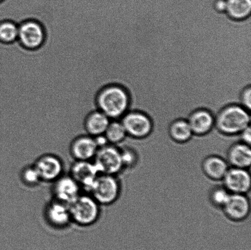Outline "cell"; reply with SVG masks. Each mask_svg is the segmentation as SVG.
I'll return each instance as SVG.
<instances>
[{"mask_svg":"<svg viewBox=\"0 0 251 250\" xmlns=\"http://www.w3.org/2000/svg\"><path fill=\"white\" fill-rule=\"evenodd\" d=\"M99 175L92 160H75L71 166L70 176L87 192Z\"/></svg>","mask_w":251,"mask_h":250,"instance_id":"7c38bea8","label":"cell"},{"mask_svg":"<svg viewBox=\"0 0 251 250\" xmlns=\"http://www.w3.org/2000/svg\"><path fill=\"white\" fill-rule=\"evenodd\" d=\"M250 112L238 105L224 108L215 117V127L226 136H236L251 126Z\"/></svg>","mask_w":251,"mask_h":250,"instance_id":"6da1fadb","label":"cell"},{"mask_svg":"<svg viewBox=\"0 0 251 250\" xmlns=\"http://www.w3.org/2000/svg\"><path fill=\"white\" fill-rule=\"evenodd\" d=\"M231 193L225 187H216L211 193V202L215 205L224 207Z\"/></svg>","mask_w":251,"mask_h":250,"instance_id":"603a6c76","label":"cell"},{"mask_svg":"<svg viewBox=\"0 0 251 250\" xmlns=\"http://www.w3.org/2000/svg\"><path fill=\"white\" fill-rule=\"evenodd\" d=\"M53 182L54 197L58 202L69 205L81 194L82 188L70 175H62Z\"/></svg>","mask_w":251,"mask_h":250,"instance_id":"30bf717a","label":"cell"},{"mask_svg":"<svg viewBox=\"0 0 251 250\" xmlns=\"http://www.w3.org/2000/svg\"><path fill=\"white\" fill-rule=\"evenodd\" d=\"M2 1H4V0H0V2H2Z\"/></svg>","mask_w":251,"mask_h":250,"instance_id":"f546056e","label":"cell"},{"mask_svg":"<svg viewBox=\"0 0 251 250\" xmlns=\"http://www.w3.org/2000/svg\"><path fill=\"white\" fill-rule=\"evenodd\" d=\"M98 146L95 137L87 134L80 135L70 144L71 155L77 161L92 160L97 154Z\"/></svg>","mask_w":251,"mask_h":250,"instance_id":"8fae6325","label":"cell"},{"mask_svg":"<svg viewBox=\"0 0 251 250\" xmlns=\"http://www.w3.org/2000/svg\"><path fill=\"white\" fill-rule=\"evenodd\" d=\"M250 200L244 194L231 193L229 198L224 205L225 214L235 221H242L250 212Z\"/></svg>","mask_w":251,"mask_h":250,"instance_id":"5bb4252c","label":"cell"},{"mask_svg":"<svg viewBox=\"0 0 251 250\" xmlns=\"http://www.w3.org/2000/svg\"><path fill=\"white\" fill-rule=\"evenodd\" d=\"M242 106L251 112V87L246 88L240 95Z\"/></svg>","mask_w":251,"mask_h":250,"instance_id":"484cf974","label":"cell"},{"mask_svg":"<svg viewBox=\"0 0 251 250\" xmlns=\"http://www.w3.org/2000/svg\"><path fill=\"white\" fill-rule=\"evenodd\" d=\"M69 209L72 222L81 227L95 224L100 216V205L90 194H80Z\"/></svg>","mask_w":251,"mask_h":250,"instance_id":"3957f363","label":"cell"},{"mask_svg":"<svg viewBox=\"0 0 251 250\" xmlns=\"http://www.w3.org/2000/svg\"><path fill=\"white\" fill-rule=\"evenodd\" d=\"M168 132L171 138L178 143H186L193 136L188 122L185 119H177L171 122Z\"/></svg>","mask_w":251,"mask_h":250,"instance_id":"d6986e66","label":"cell"},{"mask_svg":"<svg viewBox=\"0 0 251 250\" xmlns=\"http://www.w3.org/2000/svg\"><path fill=\"white\" fill-rule=\"evenodd\" d=\"M129 97L124 88L119 86H110L100 93L98 105L110 120H119L127 111Z\"/></svg>","mask_w":251,"mask_h":250,"instance_id":"7a4b0ae2","label":"cell"},{"mask_svg":"<svg viewBox=\"0 0 251 250\" xmlns=\"http://www.w3.org/2000/svg\"><path fill=\"white\" fill-rule=\"evenodd\" d=\"M226 13L233 19L240 21L251 16V0H226Z\"/></svg>","mask_w":251,"mask_h":250,"instance_id":"ffe728a7","label":"cell"},{"mask_svg":"<svg viewBox=\"0 0 251 250\" xmlns=\"http://www.w3.org/2000/svg\"><path fill=\"white\" fill-rule=\"evenodd\" d=\"M45 217L51 227L57 229L65 228L72 222L69 205L56 200L47 205Z\"/></svg>","mask_w":251,"mask_h":250,"instance_id":"4fadbf2b","label":"cell"},{"mask_svg":"<svg viewBox=\"0 0 251 250\" xmlns=\"http://www.w3.org/2000/svg\"><path fill=\"white\" fill-rule=\"evenodd\" d=\"M92 161L100 174L115 176L124 168L121 151L113 144L98 148Z\"/></svg>","mask_w":251,"mask_h":250,"instance_id":"5b68a950","label":"cell"},{"mask_svg":"<svg viewBox=\"0 0 251 250\" xmlns=\"http://www.w3.org/2000/svg\"><path fill=\"white\" fill-rule=\"evenodd\" d=\"M19 25L10 21L0 22V41L11 43L18 39Z\"/></svg>","mask_w":251,"mask_h":250,"instance_id":"7402d4cb","label":"cell"},{"mask_svg":"<svg viewBox=\"0 0 251 250\" xmlns=\"http://www.w3.org/2000/svg\"><path fill=\"white\" fill-rule=\"evenodd\" d=\"M110 121L106 115L98 110L88 115L83 123V129L86 134L93 137L103 136Z\"/></svg>","mask_w":251,"mask_h":250,"instance_id":"2e32d148","label":"cell"},{"mask_svg":"<svg viewBox=\"0 0 251 250\" xmlns=\"http://www.w3.org/2000/svg\"><path fill=\"white\" fill-rule=\"evenodd\" d=\"M202 168L208 177L214 180H223L228 170V164L218 156H210L203 161Z\"/></svg>","mask_w":251,"mask_h":250,"instance_id":"ac0fdd59","label":"cell"},{"mask_svg":"<svg viewBox=\"0 0 251 250\" xmlns=\"http://www.w3.org/2000/svg\"><path fill=\"white\" fill-rule=\"evenodd\" d=\"M241 138L242 139V143L250 145L251 143V126L245 129L240 134Z\"/></svg>","mask_w":251,"mask_h":250,"instance_id":"4316f807","label":"cell"},{"mask_svg":"<svg viewBox=\"0 0 251 250\" xmlns=\"http://www.w3.org/2000/svg\"><path fill=\"white\" fill-rule=\"evenodd\" d=\"M41 181L54 182L63 175V164L58 156L51 154L39 157L34 163Z\"/></svg>","mask_w":251,"mask_h":250,"instance_id":"52a82bcc","label":"cell"},{"mask_svg":"<svg viewBox=\"0 0 251 250\" xmlns=\"http://www.w3.org/2000/svg\"><path fill=\"white\" fill-rule=\"evenodd\" d=\"M120 121L124 125L127 135L133 138H145L153 131V125L151 119L142 112H126Z\"/></svg>","mask_w":251,"mask_h":250,"instance_id":"8992f818","label":"cell"},{"mask_svg":"<svg viewBox=\"0 0 251 250\" xmlns=\"http://www.w3.org/2000/svg\"><path fill=\"white\" fill-rule=\"evenodd\" d=\"M104 136L108 143L114 145L124 141L127 134L121 121H119V120H112L110 121Z\"/></svg>","mask_w":251,"mask_h":250,"instance_id":"44dd1931","label":"cell"},{"mask_svg":"<svg viewBox=\"0 0 251 250\" xmlns=\"http://www.w3.org/2000/svg\"><path fill=\"white\" fill-rule=\"evenodd\" d=\"M1 12H2V9H1ZM2 19H3V18H2Z\"/></svg>","mask_w":251,"mask_h":250,"instance_id":"f1b7e54d","label":"cell"},{"mask_svg":"<svg viewBox=\"0 0 251 250\" xmlns=\"http://www.w3.org/2000/svg\"><path fill=\"white\" fill-rule=\"evenodd\" d=\"M120 191L121 186L116 176L100 174L88 192L100 205H109L116 202Z\"/></svg>","mask_w":251,"mask_h":250,"instance_id":"277c9868","label":"cell"},{"mask_svg":"<svg viewBox=\"0 0 251 250\" xmlns=\"http://www.w3.org/2000/svg\"><path fill=\"white\" fill-rule=\"evenodd\" d=\"M228 160L233 167L247 169L251 163L250 145L244 143L235 144L228 151Z\"/></svg>","mask_w":251,"mask_h":250,"instance_id":"e0dca14e","label":"cell"},{"mask_svg":"<svg viewBox=\"0 0 251 250\" xmlns=\"http://www.w3.org/2000/svg\"><path fill=\"white\" fill-rule=\"evenodd\" d=\"M120 151H121L122 160L124 168L134 166L137 160L136 153L130 148H125Z\"/></svg>","mask_w":251,"mask_h":250,"instance_id":"d4e9b609","label":"cell"},{"mask_svg":"<svg viewBox=\"0 0 251 250\" xmlns=\"http://www.w3.org/2000/svg\"><path fill=\"white\" fill-rule=\"evenodd\" d=\"M214 8L219 12H226L227 9V1L226 0H215Z\"/></svg>","mask_w":251,"mask_h":250,"instance_id":"83f0119b","label":"cell"},{"mask_svg":"<svg viewBox=\"0 0 251 250\" xmlns=\"http://www.w3.org/2000/svg\"><path fill=\"white\" fill-rule=\"evenodd\" d=\"M45 39L43 27L38 22L27 21L19 25L18 39L27 48H38Z\"/></svg>","mask_w":251,"mask_h":250,"instance_id":"9c48e42d","label":"cell"},{"mask_svg":"<svg viewBox=\"0 0 251 250\" xmlns=\"http://www.w3.org/2000/svg\"><path fill=\"white\" fill-rule=\"evenodd\" d=\"M21 179L25 184L34 186L38 184L41 180L33 165L26 166L21 173Z\"/></svg>","mask_w":251,"mask_h":250,"instance_id":"cb8c5ba5","label":"cell"},{"mask_svg":"<svg viewBox=\"0 0 251 250\" xmlns=\"http://www.w3.org/2000/svg\"><path fill=\"white\" fill-rule=\"evenodd\" d=\"M223 180L225 187L230 193L245 195L250 190L251 179L247 169L228 168Z\"/></svg>","mask_w":251,"mask_h":250,"instance_id":"ba28073f","label":"cell"},{"mask_svg":"<svg viewBox=\"0 0 251 250\" xmlns=\"http://www.w3.org/2000/svg\"><path fill=\"white\" fill-rule=\"evenodd\" d=\"M193 135L205 136L215 127V117L208 110L201 109L192 113L188 120Z\"/></svg>","mask_w":251,"mask_h":250,"instance_id":"9a60e30c","label":"cell"}]
</instances>
